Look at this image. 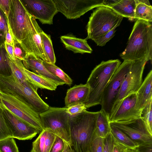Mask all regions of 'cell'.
Masks as SVG:
<instances>
[{
  "label": "cell",
  "mask_w": 152,
  "mask_h": 152,
  "mask_svg": "<svg viewBox=\"0 0 152 152\" xmlns=\"http://www.w3.org/2000/svg\"><path fill=\"white\" fill-rule=\"evenodd\" d=\"M120 56L124 60L152 59V25L137 20L134 23L127 45Z\"/></svg>",
  "instance_id": "1"
},
{
  "label": "cell",
  "mask_w": 152,
  "mask_h": 152,
  "mask_svg": "<svg viewBox=\"0 0 152 152\" xmlns=\"http://www.w3.org/2000/svg\"><path fill=\"white\" fill-rule=\"evenodd\" d=\"M98 111L87 110L70 116L71 146L74 152H88L95 131Z\"/></svg>",
  "instance_id": "2"
},
{
  "label": "cell",
  "mask_w": 152,
  "mask_h": 152,
  "mask_svg": "<svg viewBox=\"0 0 152 152\" xmlns=\"http://www.w3.org/2000/svg\"><path fill=\"white\" fill-rule=\"evenodd\" d=\"M121 64L118 59L102 61L92 71L86 83L89 87L86 108L102 103L103 91L111 77Z\"/></svg>",
  "instance_id": "3"
},
{
  "label": "cell",
  "mask_w": 152,
  "mask_h": 152,
  "mask_svg": "<svg viewBox=\"0 0 152 152\" xmlns=\"http://www.w3.org/2000/svg\"><path fill=\"white\" fill-rule=\"evenodd\" d=\"M37 89L28 80L20 83L15 80L12 75L0 74V91L20 96L39 114L48 110L50 106L39 96Z\"/></svg>",
  "instance_id": "4"
},
{
  "label": "cell",
  "mask_w": 152,
  "mask_h": 152,
  "mask_svg": "<svg viewBox=\"0 0 152 152\" xmlns=\"http://www.w3.org/2000/svg\"><path fill=\"white\" fill-rule=\"evenodd\" d=\"M123 18L109 7H97L89 18L86 26L87 36L85 39L95 41L119 26Z\"/></svg>",
  "instance_id": "5"
},
{
  "label": "cell",
  "mask_w": 152,
  "mask_h": 152,
  "mask_svg": "<svg viewBox=\"0 0 152 152\" xmlns=\"http://www.w3.org/2000/svg\"><path fill=\"white\" fill-rule=\"evenodd\" d=\"M0 104L19 120L40 132L43 130L39 114L20 96L0 91Z\"/></svg>",
  "instance_id": "6"
},
{
  "label": "cell",
  "mask_w": 152,
  "mask_h": 152,
  "mask_svg": "<svg viewBox=\"0 0 152 152\" xmlns=\"http://www.w3.org/2000/svg\"><path fill=\"white\" fill-rule=\"evenodd\" d=\"M65 107H50L39 114L43 129L48 130L62 138L71 146L69 120L70 116Z\"/></svg>",
  "instance_id": "7"
},
{
  "label": "cell",
  "mask_w": 152,
  "mask_h": 152,
  "mask_svg": "<svg viewBox=\"0 0 152 152\" xmlns=\"http://www.w3.org/2000/svg\"><path fill=\"white\" fill-rule=\"evenodd\" d=\"M147 62L144 59L133 61L116 98L111 111L109 121L123 99L130 94L136 93L140 88L143 82V74Z\"/></svg>",
  "instance_id": "8"
},
{
  "label": "cell",
  "mask_w": 152,
  "mask_h": 152,
  "mask_svg": "<svg viewBox=\"0 0 152 152\" xmlns=\"http://www.w3.org/2000/svg\"><path fill=\"white\" fill-rule=\"evenodd\" d=\"M133 61L124 60L113 75L103 91L101 110L106 113L109 120L121 85L131 67Z\"/></svg>",
  "instance_id": "9"
},
{
  "label": "cell",
  "mask_w": 152,
  "mask_h": 152,
  "mask_svg": "<svg viewBox=\"0 0 152 152\" xmlns=\"http://www.w3.org/2000/svg\"><path fill=\"white\" fill-rule=\"evenodd\" d=\"M27 13L20 0H10L7 21L14 40L20 43L28 34Z\"/></svg>",
  "instance_id": "10"
},
{
  "label": "cell",
  "mask_w": 152,
  "mask_h": 152,
  "mask_svg": "<svg viewBox=\"0 0 152 152\" xmlns=\"http://www.w3.org/2000/svg\"><path fill=\"white\" fill-rule=\"evenodd\" d=\"M58 12L67 19H76L89 11L104 6V0H53Z\"/></svg>",
  "instance_id": "11"
},
{
  "label": "cell",
  "mask_w": 152,
  "mask_h": 152,
  "mask_svg": "<svg viewBox=\"0 0 152 152\" xmlns=\"http://www.w3.org/2000/svg\"><path fill=\"white\" fill-rule=\"evenodd\" d=\"M27 12L42 24H53L58 11L53 0H20Z\"/></svg>",
  "instance_id": "12"
},
{
  "label": "cell",
  "mask_w": 152,
  "mask_h": 152,
  "mask_svg": "<svg viewBox=\"0 0 152 152\" xmlns=\"http://www.w3.org/2000/svg\"><path fill=\"white\" fill-rule=\"evenodd\" d=\"M139 145L152 144V135L148 132L145 124L141 118L123 122H110Z\"/></svg>",
  "instance_id": "13"
},
{
  "label": "cell",
  "mask_w": 152,
  "mask_h": 152,
  "mask_svg": "<svg viewBox=\"0 0 152 152\" xmlns=\"http://www.w3.org/2000/svg\"><path fill=\"white\" fill-rule=\"evenodd\" d=\"M29 33L24 39L25 50L43 61L47 60L43 48L41 37L42 30L36 20L28 13Z\"/></svg>",
  "instance_id": "14"
},
{
  "label": "cell",
  "mask_w": 152,
  "mask_h": 152,
  "mask_svg": "<svg viewBox=\"0 0 152 152\" xmlns=\"http://www.w3.org/2000/svg\"><path fill=\"white\" fill-rule=\"evenodd\" d=\"M1 107L13 138L20 140H31L41 132L19 120L7 110Z\"/></svg>",
  "instance_id": "15"
},
{
  "label": "cell",
  "mask_w": 152,
  "mask_h": 152,
  "mask_svg": "<svg viewBox=\"0 0 152 152\" xmlns=\"http://www.w3.org/2000/svg\"><path fill=\"white\" fill-rule=\"evenodd\" d=\"M136 93L132 94L122 100L110 122H123L141 118V111L136 107Z\"/></svg>",
  "instance_id": "16"
},
{
  "label": "cell",
  "mask_w": 152,
  "mask_h": 152,
  "mask_svg": "<svg viewBox=\"0 0 152 152\" xmlns=\"http://www.w3.org/2000/svg\"><path fill=\"white\" fill-rule=\"evenodd\" d=\"M43 60L31 54H28L22 61L25 68L34 73L47 78L56 82L58 86L65 84L58 77L50 73L42 64Z\"/></svg>",
  "instance_id": "17"
},
{
  "label": "cell",
  "mask_w": 152,
  "mask_h": 152,
  "mask_svg": "<svg viewBox=\"0 0 152 152\" xmlns=\"http://www.w3.org/2000/svg\"><path fill=\"white\" fill-rule=\"evenodd\" d=\"M89 87L86 83L75 85L67 90L65 98L66 108L79 103L85 104L88 100Z\"/></svg>",
  "instance_id": "18"
},
{
  "label": "cell",
  "mask_w": 152,
  "mask_h": 152,
  "mask_svg": "<svg viewBox=\"0 0 152 152\" xmlns=\"http://www.w3.org/2000/svg\"><path fill=\"white\" fill-rule=\"evenodd\" d=\"M18 64L27 80L36 88L55 91L58 85L53 81L44 76L36 74L26 69L22 61L17 59Z\"/></svg>",
  "instance_id": "19"
},
{
  "label": "cell",
  "mask_w": 152,
  "mask_h": 152,
  "mask_svg": "<svg viewBox=\"0 0 152 152\" xmlns=\"http://www.w3.org/2000/svg\"><path fill=\"white\" fill-rule=\"evenodd\" d=\"M136 108L141 111L152 99V70L149 72L136 93Z\"/></svg>",
  "instance_id": "20"
},
{
  "label": "cell",
  "mask_w": 152,
  "mask_h": 152,
  "mask_svg": "<svg viewBox=\"0 0 152 152\" xmlns=\"http://www.w3.org/2000/svg\"><path fill=\"white\" fill-rule=\"evenodd\" d=\"M60 39L65 48L74 53H91L92 52L85 39L78 38L70 35L62 36Z\"/></svg>",
  "instance_id": "21"
},
{
  "label": "cell",
  "mask_w": 152,
  "mask_h": 152,
  "mask_svg": "<svg viewBox=\"0 0 152 152\" xmlns=\"http://www.w3.org/2000/svg\"><path fill=\"white\" fill-rule=\"evenodd\" d=\"M56 136L51 131L43 129L33 142L32 149L35 152H49Z\"/></svg>",
  "instance_id": "22"
},
{
  "label": "cell",
  "mask_w": 152,
  "mask_h": 152,
  "mask_svg": "<svg viewBox=\"0 0 152 152\" xmlns=\"http://www.w3.org/2000/svg\"><path fill=\"white\" fill-rule=\"evenodd\" d=\"M136 5L135 0H120L110 8L119 15L132 21L135 20V12Z\"/></svg>",
  "instance_id": "23"
},
{
  "label": "cell",
  "mask_w": 152,
  "mask_h": 152,
  "mask_svg": "<svg viewBox=\"0 0 152 152\" xmlns=\"http://www.w3.org/2000/svg\"><path fill=\"white\" fill-rule=\"evenodd\" d=\"M95 132L100 137L104 138L110 133V122L106 113L101 110L98 111Z\"/></svg>",
  "instance_id": "24"
},
{
  "label": "cell",
  "mask_w": 152,
  "mask_h": 152,
  "mask_svg": "<svg viewBox=\"0 0 152 152\" xmlns=\"http://www.w3.org/2000/svg\"><path fill=\"white\" fill-rule=\"evenodd\" d=\"M110 124V133L117 142L129 149L136 150L139 146L137 142L133 140L121 130Z\"/></svg>",
  "instance_id": "25"
},
{
  "label": "cell",
  "mask_w": 152,
  "mask_h": 152,
  "mask_svg": "<svg viewBox=\"0 0 152 152\" xmlns=\"http://www.w3.org/2000/svg\"><path fill=\"white\" fill-rule=\"evenodd\" d=\"M137 3L135 12V19L141 20L151 23L152 7L135 0Z\"/></svg>",
  "instance_id": "26"
},
{
  "label": "cell",
  "mask_w": 152,
  "mask_h": 152,
  "mask_svg": "<svg viewBox=\"0 0 152 152\" xmlns=\"http://www.w3.org/2000/svg\"><path fill=\"white\" fill-rule=\"evenodd\" d=\"M41 35L42 47L47 60V62L55 64L56 59L50 36L47 34L43 31Z\"/></svg>",
  "instance_id": "27"
},
{
  "label": "cell",
  "mask_w": 152,
  "mask_h": 152,
  "mask_svg": "<svg viewBox=\"0 0 152 152\" xmlns=\"http://www.w3.org/2000/svg\"><path fill=\"white\" fill-rule=\"evenodd\" d=\"M42 64L51 74L62 80L65 84L70 86L72 83V79L55 64L43 61Z\"/></svg>",
  "instance_id": "28"
},
{
  "label": "cell",
  "mask_w": 152,
  "mask_h": 152,
  "mask_svg": "<svg viewBox=\"0 0 152 152\" xmlns=\"http://www.w3.org/2000/svg\"><path fill=\"white\" fill-rule=\"evenodd\" d=\"M0 74L6 76L12 74L9 63V56L4 43L0 46Z\"/></svg>",
  "instance_id": "29"
},
{
  "label": "cell",
  "mask_w": 152,
  "mask_h": 152,
  "mask_svg": "<svg viewBox=\"0 0 152 152\" xmlns=\"http://www.w3.org/2000/svg\"><path fill=\"white\" fill-rule=\"evenodd\" d=\"M152 99L142 109L141 118L144 122L149 133L152 135Z\"/></svg>",
  "instance_id": "30"
},
{
  "label": "cell",
  "mask_w": 152,
  "mask_h": 152,
  "mask_svg": "<svg viewBox=\"0 0 152 152\" xmlns=\"http://www.w3.org/2000/svg\"><path fill=\"white\" fill-rule=\"evenodd\" d=\"M9 60L11 71V75L15 80L20 83H23L27 80L16 60L13 61L9 57Z\"/></svg>",
  "instance_id": "31"
},
{
  "label": "cell",
  "mask_w": 152,
  "mask_h": 152,
  "mask_svg": "<svg viewBox=\"0 0 152 152\" xmlns=\"http://www.w3.org/2000/svg\"><path fill=\"white\" fill-rule=\"evenodd\" d=\"M13 137L0 140V152H19Z\"/></svg>",
  "instance_id": "32"
},
{
  "label": "cell",
  "mask_w": 152,
  "mask_h": 152,
  "mask_svg": "<svg viewBox=\"0 0 152 152\" xmlns=\"http://www.w3.org/2000/svg\"><path fill=\"white\" fill-rule=\"evenodd\" d=\"M9 137H12L6 122L3 109L0 105V140Z\"/></svg>",
  "instance_id": "33"
},
{
  "label": "cell",
  "mask_w": 152,
  "mask_h": 152,
  "mask_svg": "<svg viewBox=\"0 0 152 152\" xmlns=\"http://www.w3.org/2000/svg\"><path fill=\"white\" fill-rule=\"evenodd\" d=\"M104 139L99 137L95 131L88 152H102Z\"/></svg>",
  "instance_id": "34"
},
{
  "label": "cell",
  "mask_w": 152,
  "mask_h": 152,
  "mask_svg": "<svg viewBox=\"0 0 152 152\" xmlns=\"http://www.w3.org/2000/svg\"><path fill=\"white\" fill-rule=\"evenodd\" d=\"M8 28L7 18L0 10V46L4 44L5 41Z\"/></svg>",
  "instance_id": "35"
},
{
  "label": "cell",
  "mask_w": 152,
  "mask_h": 152,
  "mask_svg": "<svg viewBox=\"0 0 152 152\" xmlns=\"http://www.w3.org/2000/svg\"><path fill=\"white\" fill-rule=\"evenodd\" d=\"M87 109L84 104L79 103L66 108V111L70 116H72L86 110Z\"/></svg>",
  "instance_id": "36"
},
{
  "label": "cell",
  "mask_w": 152,
  "mask_h": 152,
  "mask_svg": "<svg viewBox=\"0 0 152 152\" xmlns=\"http://www.w3.org/2000/svg\"><path fill=\"white\" fill-rule=\"evenodd\" d=\"M117 27H115L103 36L95 40L94 42L98 46H104L106 43L114 36L115 33L116 31L115 29Z\"/></svg>",
  "instance_id": "37"
},
{
  "label": "cell",
  "mask_w": 152,
  "mask_h": 152,
  "mask_svg": "<svg viewBox=\"0 0 152 152\" xmlns=\"http://www.w3.org/2000/svg\"><path fill=\"white\" fill-rule=\"evenodd\" d=\"M65 142L62 138L56 136L49 152H63Z\"/></svg>",
  "instance_id": "38"
},
{
  "label": "cell",
  "mask_w": 152,
  "mask_h": 152,
  "mask_svg": "<svg viewBox=\"0 0 152 152\" xmlns=\"http://www.w3.org/2000/svg\"><path fill=\"white\" fill-rule=\"evenodd\" d=\"M13 48L15 58L22 61L28 54L23 49L20 43L14 40Z\"/></svg>",
  "instance_id": "39"
},
{
  "label": "cell",
  "mask_w": 152,
  "mask_h": 152,
  "mask_svg": "<svg viewBox=\"0 0 152 152\" xmlns=\"http://www.w3.org/2000/svg\"><path fill=\"white\" fill-rule=\"evenodd\" d=\"M115 139L110 133L104 139L102 152H113Z\"/></svg>",
  "instance_id": "40"
},
{
  "label": "cell",
  "mask_w": 152,
  "mask_h": 152,
  "mask_svg": "<svg viewBox=\"0 0 152 152\" xmlns=\"http://www.w3.org/2000/svg\"><path fill=\"white\" fill-rule=\"evenodd\" d=\"M10 0H0V10L7 18L10 11Z\"/></svg>",
  "instance_id": "41"
},
{
  "label": "cell",
  "mask_w": 152,
  "mask_h": 152,
  "mask_svg": "<svg viewBox=\"0 0 152 152\" xmlns=\"http://www.w3.org/2000/svg\"><path fill=\"white\" fill-rule=\"evenodd\" d=\"M129 148L119 143L115 139L113 152H127Z\"/></svg>",
  "instance_id": "42"
},
{
  "label": "cell",
  "mask_w": 152,
  "mask_h": 152,
  "mask_svg": "<svg viewBox=\"0 0 152 152\" xmlns=\"http://www.w3.org/2000/svg\"><path fill=\"white\" fill-rule=\"evenodd\" d=\"M136 150V152H152V144H140Z\"/></svg>",
  "instance_id": "43"
},
{
  "label": "cell",
  "mask_w": 152,
  "mask_h": 152,
  "mask_svg": "<svg viewBox=\"0 0 152 152\" xmlns=\"http://www.w3.org/2000/svg\"><path fill=\"white\" fill-rule=\"evenodd\" d=\"M4 44L9 58L13 61H15V58L14 53L13 46L4 42Z\"/></svg>",
  "instance_id": "44"
},
{
  "label": "cell",
  "mask_w": 152,
  "mask_h": 152,
  "mask_svg": "<svg viewBox=\"0 0 152 152\" xmlns=\"http://www.w3.org/2000/svg\"><path fill=\"white\" fill-rule=\"evenodd\" d=\"M7 25L8 28L6 35L5 42L13 46L14 39L10 32L8 21Z\"/></svg>",
  "instance_id": "45"
},
{
  "label": "cell",
  "mask_w": 152,
  "mask_h": 152,
  "mask_svg": "<svg viewBox=\"0 0 152 152\" xmlns=\"http://www.w3.org/2000/svg\"><path fill=\"white\" fill-rule=\"evenodd\" d=\"M120 1V0H104L103 4L104 7L110 8Z\"/></svg>",
  "instance_id": "46"
},
{
  "label": "cell",
  "mask_w": 152,
  "mask_h": 152,
  "mask_svg": "<svg viewBox=\"0 0 152 152\" xmlns=\"http://www.w3.org/2000/svg\"><path fill=\"white\" fill-rule=\"evenodd\" d=\"M63 152H74L72 147L65 142V147Z\"/></svg>",
  "instance_id": "47"
},
{
  "label": "cell",
  "mask_w": 152,
  "mask_h": 152,
  "mask_svg": "<svg viewBox=\"0 0 152 152\" xmlns=\"http://www.w3.org/2000/svg\"><path fill=\"white\" fill-rule=\"evenodd\" d=\"M139 2L144 4L148 6H151L149 1L148 0H138Z\"/></svg>",
  "instance_id": "48"
},
{
  "label": "cell",
  "mask_w": 152,
  "mask_h": 152,
  "mask_svg": "<svg viewBox=\"0 0 152 152\" xmlns=\"http://www.w3.org/2000/svg\"><path fill=\"white\" fill-rule=\"evenodd\" d=\"M127 152H136V150L129 149Z\"/></svg>",
  "instance_id": "49"
},
{
  "label": "cell",
  "mask_w": 152,
  "mask_h": 152,
  "mask_svg": "<svg viewBox=\"0 0 152 152\" xmlns=\"http://www.w3.org/2000/svg\"><path fill=\"white\" fill-rule=\"evenodd\" d=\"M30 152H35L34 150H33L32 149L31 150Z\"/></svg>",
  "instance_id": "50"
}]
</instances>
